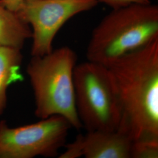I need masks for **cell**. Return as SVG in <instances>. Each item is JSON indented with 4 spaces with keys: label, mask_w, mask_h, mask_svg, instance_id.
Here are the masks:
<instances>
[{
    "label": "cell",
    "mask_w": 158,
    "mask_h": 158,
    "mask_svg": "<svg viewBox=\"0 0 158 158\" xmlns=\"http://www.w3.org/2000/svg\"><path fill=\"white\" fill-rule=\"evenodd\" d=\"M108 68L121 107L118 130L132 142L158 140V38Z\"/></svg>",
    "instance_id": "cell-1"
},
{
    "label": "cell",
    "mask_w": 158,
    "mask_h": 158,
    "mask_svg": "<svg viewBox=\"0 0 158 158\" xmlns=\"http://www.w3.org/2000/svg\"><path fill=\"white\" fill-rule=\"evenodd\" d=\"M157 38V5L132 4L113 9L93 31L87 47V59L108 67Z\"/></svg>",
    "instance_id": "cell-2"
},
{
    "label": "cell",
    "mask_w": 158,
    "mask_h": 158,
    "mask_svg": "<svg viewBox=\"0 0 158 158\" xmlns=\"http://www.w3.org/2000/svg\"><path fill=\"white\" fill-rule=\"evenodd\" d=\"M76 53L69 46L32 56L27 73L34 93L35 115L39 118L59 115L76 130L83 127L77 113L74 85Z\"/></svg>",
    "instance_id": "cell-3"
},
{
    "label": "cell",
    "mask_w": 158,
    "mask_h": 158,
    "mask_svg": "<svg viewBox=\"0 0 158 158\" xmlns=\"http://www.w3.org/2000/svg\"><path fill=\"white\" fill-rule=\"evenodd\" d=\"M77 113L86 131L118 130L121 111L108 67L87 60L74 70Z\"/></svg>",
    "instance_id": "cell-4"
},
{
    "label": "cell",
    "mask_w": 158,
    "mask_h": 158,
    "mask_svg": "<svg viewBox=\"0 0 158 158\" xmlns=\"http://www.w3.org/2000/svg\"><path fill=\"white\" fill-rule=\"evenodd\" d=\"M71 128L68 121L59 115L15 128L1 120L0 158H55L67 143Z\"/></svg>",
    "instance_id": "cell-5"
},
{
    "label": "cell",
    "mask_w": 158,
    "mask_h": 158,
    "mask_svg": "<svg viewBox=\"0 0 158 158\" xmlns=\"http://www.w3.org/2000/svg\"><path fill=\"white\" fill-rule=\"evenodd\" d=\"M98 3V0H23L16 12L32 30V56L51 52L54 39L64 23Z\"/></svg>",
    "instance_id": "cell-6"
},
{
    "label": "cell",
    "mask_w": 158,
    "mask_h": 158,
    "mask_svg": "<svg viewBox=\"0 0 158 158\" xmlns=\"http://www.w3.org/2000/svg\"><path fill=\"white\" fill-rule=\"evenodd\" d=\"M132 140L123 132L95 130L66 143L59 158H130Z\"/></svg>",
    "instance_id": "cell-7"
},
{
    "label": "cell",
    "mask_w": 158,
    "mask_h": 158,
    "mask_svg": "<svg viewBox=\"0 0 158 158\" xmlns=\"http://www.w3.org/2000/svg\"><path fill=\"white\" fill-rule=\"evenodd\" d=\"M32 38V30L27 23L12 11L0 5V46L22 49Z\"/></svg>",
    "instance_id": "cell-8"
},
{
    "label": "cell",
    "mask_w": 158,
    "mask_h": 158,
    "mask_svg": "<svg viewBox=\"0 0 158 158\" xmlns=\"http://www.w3.org/2000/svg\"><path fill=\"white\" fill-rule=\"evenodd\" d=\"M23 59L21 49L0 46V115L6 107L8 87L23 80L20 73Z\"/></svg>",
    "instance_id": "cell-9"
},
{
    "label": "cell",
    "mask_w": 158,
    "mask_h": 158,
    "mask_svg": "<svg viewBox=\"0 0 158 158\" xmlns=\"http://www.w3.org/2000/svg\"><path fill=\"white\" fill-rule=\"evenodd\" d=\"M158 140L132 142L130 158H158Z\"/></svg>",
    "instance_id": "cell-10"
},
{
    "label": "cell",
    "mask_w": 158,
    "mask_h": 158,
    "mask_svg": "<svg viewBox=\"0 0 158 158\" xmlns=\"http://www.w3.org/2000/svg\"><path fill=\"white\" fill-rule=\"evenodd\" d=\"M98 2L104 3L112 9L118 8L132 4H149L150 0H98Z\"/></svg>",
    "instance_id": "cell-11"
},
{
    "label": "cell",
    "mask_w": 158,
    "mask_h": 158,
    "mask_svg": "<svg viewBox=\"0 0 158 158\" xmlns=\"http://www.w3.org/2000/svg\"><path fill=\"white\" fill-rule=\"evenodd\" d=\"M23 1V0H0V5L11 11L17 12Z\"/></svg>",
    "instance_id": "cell-12"
}]
</instances>
